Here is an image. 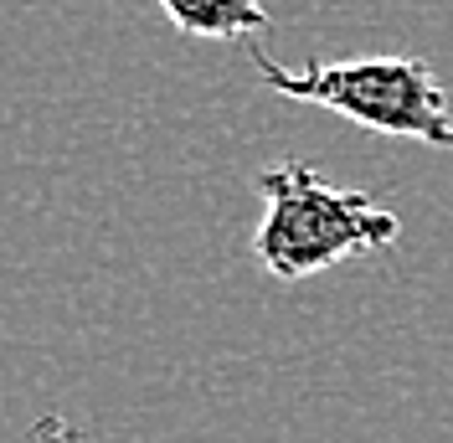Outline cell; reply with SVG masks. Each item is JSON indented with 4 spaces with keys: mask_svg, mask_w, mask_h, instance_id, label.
<instances>
[{
    "mask_svg": "<svg viewBox=\"0 0 453 443\" xmlns=\"http://www.w3.org/2000/svg\"><path fill=\"white\" fill-rule=\"evenodd\" d=\"M263 191V222L253 232L257 263L283 284L314 278L345 258L381 253L396 243L402 222L366 191H350L325 181L304 160H283L257 175Z\"/></svg>",
    "mask_w": 453,
    "mask_h": 443,
    "instance_id": "obj_1",
    "label": "cell"
},
{
    "mask_svg": "<svg viewBox=\"0 0 453 443\" xmlns=\"http://www.w3.org/2000/svg\"><path fill=\"white\" fill-rule=\"evenodd\" d=\"M155 5L180 36H201V42H242V36L268 31L263 0H155Z\"/></svg>",
    "mask_w": 453,
    "mask_h": 443,
    "instance_id": "obj_3",
    "label": "cell"
},
{
    "mask_svg": "<svg viewBox=\"0 0 453 443\" xmlns=\"http://www.w3.org/2000/svg\"><path fill=\"white\" fill-rule=\"evenodd\" d=\"M263 88L294 104H319L371 135L418 139L453 150V109L443 83L423 57H350V62H304L279 67L268 52H253Z\"/></svg>",
    "mask_w": 453,
    "mask_h": 443,
    "instance_id": "obj_2",
    "label": "cell"
},
{
    "mask_svg": "<svg viewBox=\"0 0 453 443\" xmlns=\"http://www.w3.org/2000/svg\"><path fill=\"white\" fill-rule=\"evenodd\" d=\"M31 443H83V433H78L62 413H42L31 423Z\"/></svg>",
    "mask_w": 453,
    "mask_h": 443,
    "instance_id": "obj_4",
    "label": "cell"
}]
</instances>
